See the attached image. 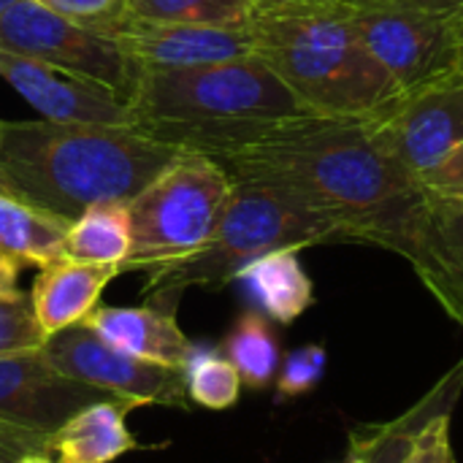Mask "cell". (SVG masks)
Instances as JSON below:
<instances>
[{"mask_svg": "<svg viewBox=\"0 0 463 463\" xmlns=\"http://www.w3.org/2000/svg\"><path fill=\"white\" fill-rule=\"evenodd\" d=\"M214 160L231 179L266 182L298 195L336 222L342 241L407 258L429 293L463 326V279L437 233L431 190L377 144L366 119H279Z\"/></svg>", "mask_w": 463, "mask_h": 463, "instance_id": "6da1fadb", "label": "cell"}, {"mask_svg": "<svg viewBox=\"0 0 463 463\" xmlns=\"http://www.w3.org/2000/svg\"><path fill=\"white\" fill-rule=\"evenodd\" d=\"M184 152L138 128L0 119V168L14 193L71 222L98 203H130Z\"/></svg>", "mask_w": 463, "mask_h": 463, "instance_id": "7a4b0ae2", "label": "cell"}, {"mask_svg": "<svg viewBox=\"0 0 463 463\" xmlns=\"http://www.w3.org/2000/svg\"><path fill=\"white\" fill-rule=\"evenodd\" d=\"M141 133L209 157L228 155L269 125L309 114L255 54L168 71H141L128 100Z\"/></svg>", "mask_w": 463, "mask_h": 463, "instance_id": "3957f363", "label": "cell"}, {"mask_svg": "<svg viewBox=\"0 0 463 463\" xmlns=\"http://www.w3.org/2000/svg\"><path fill=\"white\" fill-rule=\"evenodd\" d=\"M260 57L309 114L374 119L402 92L364 46L347 0L252 14Z\"/></svg>", "mask_w": 463, "mask_h": 463, "instance_id": "277c9868", "label": "cell"}, {"mask_svg": "<svg viewBox=\"0 0 463 463\" xmlns=\"http://www.w3.org/2000/svg\"><path fill=\"white\" fill-rule=\"evenodd\" d=\"M342 241L334 220L298 195L252 179H233V193L209 241L179 263L146 271V304L174 312L190 288H222L252 260L279 250Z\"/></svg>", "mask_w": 463, "mask_h": 463, "instance_id": "5b68a950", "label": "cell"}, {"mask_svg": "<svg viewBox=\"0 0 463 463\" xmlns=\"http://www.w3.org/2000/svg\"><path fill=\"white\" fill-rule=\"evenodd\" d=\"M233 193L220 160L184 152L130 203V252L122 271H155L184 260L214 233Z\"/></svg>", "mask_w": 463, "mask_h": 463, "instance_id": "8992f818", "label": "cell"}, {"mask_svg": "<svg viewBox=\"0 0 463 463\" xmlns=\"http://www.w3.org/2000/svg\"><path fill=\"white\" fill-rule=\"evenodd\" d=\"M347 8L364 46L402 95L461 68L463 30L456 14L407 0H347Z\"/></svg>", "mask_w": 463, "mask_h": 463, "instance_id": "52a82bcc", "label": "cell"}, {"mask_svg": "<svg viewBox=\"0 0 463 463\" xmlns=\"http://www.w3.org/2000/svg\"><path fill=\"white\" fill-rule=\"evenodd\" d=\"M0 52H11L100 87L130 100L141 68L122 46L79 22H71L35 0H14L0 14Z\"/></svg>", "mask_w": 463, "mask_h": 463, "instance_id": "ba28073f", "label": "cell"}, {"mask_svg": "<svg viewBox=\"0 0 463 463\" xmlns=\"http://www.w3.org/2000/svg\"><path fill=\"white\" fill-rule=\"evenodd\" d=\"M41 355L62 377L98 388L130 407H190L182 369L133 358L103 342L81 323L49 336L41 347Z\"/></svg>", "mask_w": 463, "mask_h": 463, "instance_id": "9c48e42d", "label": "cell"}, {"mask_svg": "<svg viewBox=\"0 0 463 463\" xmlns=\"http://www.w3.org/2000/svg\"><path fill=\"white\" fill-rule=\"evenodd\" d=\"M366 122L377 144L426 184L463 146V68L399 95Z\"/></svg>", "mask_w": 463, "mask_h": 463, "instance_id": "30bf717a", "label": "cell"}, {"mask_svg": "<svg viewBox=\"0 0 463 463\" xmlns=\"http://www.w3.org/2000/svg\"><path fill=\"white\" fill-rule=\"evenodd\" d=\"M98 33L114 38L141 71L195 68L252 54V30L247 24H168L119 16Z\"/></svg>", "mask_w": 463, "mask_h": 463, "instance_id": "8fae6325", "label": "cell"}, {"mask_svg": "<svg viewBox=\"0 0 463 463\" xmlns=\"http://www.w3.org/2000/svg\"><path fill=\"white\" fill-rule=\"evenodd\" d=\"M0 79H5L49 122L117 128L136 125L125 98L68 71L0 52Z\"/></svg>", "mask_w": 463, "mask_h": 463, "instance_id": "7c38bea8", "label": "cell"}, {"mask_svg": "<svg viewBox=\"0 0 463 463\" xmlns=\"http://www.w3.org/2000/svg\"><path fill=\"white\" fill-rule=\"evenodd\" d=\"M114 399L54 372L41 353L0 358V423L52 434L87 404Z\"/></svg>", "mask_w": 463, "mask_h": 463, "instance_id": "4fadbf2b", "label": "cell"}, {"mask_svg": "<svg viewBox=\"0 0 463 463\" xmlns=\"http://www.w3.org/2000/svg\"><path fill=\"white\" fill-rule=\"evenodd\" d=\"M81 326L95 331L111 347L171 369H182L193 353V342L179 328L174 312L144 307H95Z\"/></svg>", "mask_w": 463, "mask_h": 463, "instance_id": "5bb4252c", "label": "cell"}, {"mask_svg": "<svg viewBox=\"0 0 463 463\" xmlns=\"http://www.w3.org/2000/svg\"><path fill=\"white\" fill-rule=\"evenodd\" d=\"M119 274L122 269L114 263H79L68 258L38 269L30 301L43 336L49 339L62 328L81 323L98 307L106 285Z\"/></svg>", "mask_w": 463, "mask_h": 463, "instance_id": "9a60e30c", "label": "cell"}, {"mask_svg": "<svg viewBox=\"0 0 463 463\" xmlns=\"http://www.w3.org/2000/svg\"><path fill=\"white\" fill-rule=\"evenodd\" d=\"M130 410L119 399H106L73 412L49 434L54 463H111L136 450V439L125 426Z\"/></svg>", "mask_w": 463, "mask_h": 463, "instance_id": "2e32d148", "label": "cell"}, {"mask_svg": "<svg viewBox=\"0 0 463 463\" xmlns=\"http://www.w3.org/2000/svg\"><path fill=\"white\" fill-rule=\"evenodd\" d=\"M68 228L71 220L0 193V255L16 266L43 269L60 260Z\"/></svg>", "mask_w": 463, "mask_h": 463, "instance_id": "e0dca14e", "label": "cell"}, {"mask_svg": "<svg viewBox=\"0 0 463 463\" xmlns=\"http://www.w3.org/2000/svg\"><path fill=\"white\" fill-rule=\"evenodd\" d=\"M236 279L250 290L263 315L277 323L298 320L315 301V288L298 260V250L269 252L244 266Z\"/></svg>", "mask_w": 463, "mask_h": 463, "instance_id": "ac0fdd59", "label": "cell"}, {"mask_svg": "<svg viewBox=\"0 0 463 463\" xmlns=\"http://www.w3.org/2000/svg\"><path fill=\"white\" fill-rule=\"evenodd\" d=\"M130 252L128 203H98L79 214L62 244V258L79 263H114L122 269Z\"/></svg>", "mask_w": 463, "mask_h": 463, "instance_id": "d6986e66", "label": "cell"}, {"mask_svg": "<svg viewBox=\"0 0 463 463\" xmlns=\"http://www.w3.org/2000/svg\"><path fill=\"white\" fill-rule=\"evenodd\" d=\"M225 358L241 377V385L269 388L279 369V342L260 312H244L225 336Z\"/></svg>", "mask_w": 463, "mask_h": 463, "instance_id": "ffe728a7", "label": "cell"}, {"mask_svg": "<svg viewBox=\"0 0 463 463\" xmlns=\"http://www.w3.org/2000/svg\"><path fill=\"white\" fill-rule=\"evenodd\" d=\"M22 266L0 255V358L41 353L46 336L33 312L30 293L19 290Z\"/></svg>", "mask_w": 463, "mask_h": 463, "instance_id": "44dd1931", "label": "cell"}, {"mask_svg": "<svg viewBox=\"0 0 463 463\" xmlns=\"http://www.w3.org/2000/svg\"><path fill=\"white\" fill-rule=\"evenodd\" d=\"M247 0H125V16L168 24H247Z\"/></svg>", "mask_w": 463, "mask_h": 463, "instance_id": "7402d4cb", "label": "cell"}, {"mask_svg": "<svg viewBox=\"0 0 463 463\" xmlns=\"http://www.w3.org/2000/svg\"><path fill=\"white\" fill-rule=\"evenodd\" d=\"M184 385L190 402L206 410H231L241 393V377L233 364L214 347L193 345L184 364Z\"/></svg>", "mask_w": 463, "mask_h": 463, "instance_id": "603a6c76", "label": "cell"}, {"mask_svg": "<svg viewBox=\"0 0 463 463\" xmlns=\"http://www.w3.org/2000/svg\"><path fill=\"white\" fill-rule=\"evenodd\" d=\"M326 361H328V355H326V347H320V345H307V347L293 350L285 358L279 377H277V402L309 393L323 380Z\"/></svg>", "mask_w": 463, "mask_h": 463, "instance_id": "cb8c5ba5", "label": "cell"}, {"mask_svg": "<svg viewBox=\"0 0 463 463\" xmlns=\"http://www.w3.org/2000/svg\"><path fill=\"white\" fill-rule=\"evenodd\" d=\"M393 463H456L450 448V415L439 412L423 423L402 448Z\"/></svg>", "mask_w": 463, "mask_h": 463, "instance_id": "d4e9b609", "label": "cell"}, {"mask_svg": "<svg viewBox=\"0 0 463 463\" xmlns=\"http://www.w3.org/2000/svg\"><path fill=\"white\" fill-rule=\"evenodd\" d=\"M431 217L453 269L463 279V193L431 190Z\"/></svg>", "mask_w": 463, "mask_h": 463, "instance_id": "484cf974", "label": "cell"}, {"mask_svg": "<svg viewBox=\"0 0 463 463\" xmlns=\"http://www.w3.org/2000/svg\"><path fill=\"white\" fill-rule=\"evenodd\" d=\"M35 3L71 19V22L87 24L92 30H98L125 14V0H35Z\"/></svg>", "mask_w": 463, "mask_h": 463, "instance_id": "4316f807", "label": "cell"}, {"mask_svg": "<svg viewBox=\"0 0 463 463\" xmlns=\"http://www.w3.org/2000/svg\"><path fill=\"white\" fill-rule=\"evenodd\" d=\"M27 453H49V434L0 423V463H19Z\"/></svg>", "mask_w": 463, "mask_h": 463, "instance_id": "83f0119b", "label": "cell"}, {"mask_svg": "<svg viewBox=\"0 0 463 463\" xmlns=\"http://www.w3.org/2000/svg\"><path fill=\"white\" fill-rule=\"evenodd\" d=\"M426 187L439 190V193H456L463 187V146L458 152H453L429 179Z\"/></svg>", "mask_w": 463, "mask_h": 463, "instance_id": "f1b7e54d", "label": "cell"}, {"mask_svg": "<svg viewBox=\"0 0 463 463\" xmlns=\"http://www.w3.org/2000/svg\"><path fill=\"white\" fill-rule=\"evenodd\" d=\"M255 14L263 11H282V8H296V5H312V3H328V0H247Z\"/></svg>", "mask_w": 463, "mask_h": 463, "instance_id": "f546056e", "label": "cell"}, {"mask_svg": "<svg viewBox=\"0 0 463 463\" xmlns=\"http://www.w3.org/2000/svg\"><path fill=\"white\" fill-rule=\"evenodd\" d=\"M407 3H415L431 11H445V14H458L463 8V0H407Z\"/></svg>", "mask_w": 463, "mask_h": 463, "instance_id": "4dcf8cb0", "label": "cell"}, {"mask_svg": "<svg viewBox=\"0 0 463 463\" xmlns=\"http://www.w3.org/2000/svg\"><path fill=\"white\" fill-rule=\"evenodd\" d=\"M19 463H54V458L49 453H27Z\"/></svg>", "mask_w": 463, "mask_h": 463, "instance_id": "1f68e13d", "label": "cell"}, {"mask_svg": "<svg viewBox=\"0 0 463 463\" xmlns=\"http://www.w3.org/2000/svg\"><path fill=\"white\" fill-rule=\"evenodd\" d=\"M0 193H5V195H16V193H14V187H11V182L5 179L3 168H0ZM16 198H19V195H16Z\"/></svg>", "mask_w": 463, "mask_h": 463, "instance_id": "d6a6232c", "label": "cell"}, {"mask_svg": "<svg viewBox=\"0 0 463 463\" xmlns=\"http://www.w3.org/2000/svg\"><path fill=\"white\" fill-rule=\"evenodd\" d=\"M11 3H14V0H0V14H3V11H5V8L11 5Z\"/></svg>", "mask_w": 463, "mask_h": 463, "instance_id": "836d02e7", "label": "cell"}, {"mask_svg": "<svg viewBox=\"0 0 463 463\" xmlns=\"http://www.w3.org/2000/svg\"><path fill=\"white\" fill-rule=\"evenodd\" d=\"M456 22H458V27H461V30H463V8H461V11H458V14H456Z\"/></svg>", "mask_w": 463, "mask_h": 463, "instance_id": "e575fe53", "label": "cell"}, {"mask_svg": "<svg viewBox=\"0 0 463 463\" xmlns=\"http://www.w3.org/2000/svg\"><path fill=\"white\" fill-rule=\"evenodd\" d=\"M350 463H366V461H364V458H358V456H353V458H350Z\"/></svg>", "mask_w": 463, "mask_h": 463, "instance_id": "d590c367", "label": "cell"}, {"mask_svg": "<svg viewBox=\"0 0 463 463\" xmlns=\"http://www.w3.org/2000/svg\"><path fill=\"white\" fill-rule=\"evenodd\" d=\"M456 193H463V187H461V190H456Z\"/></svg>", "mask_w": 463, "mask_h": 463, "instance_id": "8d00e7d4", "label": "cell"}, {"mask_svg": "<svg viewBox=\"0 0 463 463\" xmlns=\"http://www.w3.org/2000/svg\"><path fill=\"white\" fill-rule=\"evenodd\" d=\"M461 68H463V60H461Z\"/></svg>", "mask_w": 463, "mask_h": 463, "instance_id": "74e56055", "label": "cell"}]
</instances>
